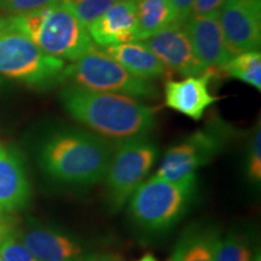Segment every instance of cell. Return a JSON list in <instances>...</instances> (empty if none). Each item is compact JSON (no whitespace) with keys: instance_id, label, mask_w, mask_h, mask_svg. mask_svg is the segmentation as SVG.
I'll return each instance as SVG.
<instances>
[{"instance_id":"cell-14","label":"cell","mask_w":261,"mask_h":261,"mask_svg":"<svg viewBox=\"0 0 261 261\" xmlns=\"http://www.w3.org/2000/svg\"><path fill=\"white\" fill-rule=\"evenodd\" d=\"M29 194L31 189L19 155L0 145V213L23 208Z\"/></svg>"},{"instance_id":"cell-26","label":"cell","mask_w":261,"mask_h":261,"mask_svg":"<svg viewBox=\"0 0 261 261\" xmlns=\"http://www.w3.org/2000/svg\"><path fill=\"white\" fill-rule=\"evenodd\" d=\"M175 14V22L184 23L190 17L194 0H169Z\"/></svg>"},{"instance_id":"cell-27","label":"cell","mask_w":261,"mask_h":261,"mask_svg":"<svg viewBox=\"0 0 261 261\" xmlns=\"http://www.w3.org/2000/svg\"><path fill=\"white\" fill-rule=\"evenodd\" d=\"M79 261H121L116 255L107 253H90L85 254Z\"/></svg>"},{"instance_id":"cell-5","label":"cell","mask_w":261,"mask_h":261,"mask_svg":"<svg viewBox=\"0 0 261 261\" xmlns=\"http://www.w3.org/2000/svg\"><path fill=\"white\" fill-rule=\"evenodd\" d=\"M86 90L123 94L136 99H156L159 89L149 80L128 73L104 50L91 47L83 57L64 67L62 81Z\"/></svg>"},{"instance_id":"cell-8","label":"cell","mask_w":261,"mask_h":261,"mask_svg":"<svg viewBox=\"0 0 261 261\" xmlns=\"http://www.w3.org/2000/svg\"><path fill=\"white\" fill-rule=\"evenodd\" d=\"M226 136V130L218 125L192 133L184 142L167 150L154 177L168 181L196 177V171L223 150Z\"/></svg>"},{"instance_id":"cell-29","label":"cell","mask_w":261,"mask_h":261,"mask_svg":"<svg viewBox=\"0 0 261 261\" xmlns=\"http://www.w3.org/2000/svg\"><path fill=\"white\" fill-rule=\"evenodd\" d=\"M137 261H159V260L156 259L154 255H151V254H148V255H144L142 257V259H139Z\"/></svg>"},{"instance_id":"cell-12","label":"cell","mask_w":261,"mask_h":261,"mask_svg":"<svg viewBox=\"0 0 261 261\" xmlns=\"http://www.w3.org/2000/svg\"><path fill=\"white\" fill-rule=\"evenodd\" d=\"M218 71L204 70L198 76H188L182 80H168L165 84V106L198 121L212 104L219 97L210 92L211 80Z\"/></svg>"},{"instance_id":"cell-16","label":"cell","mask_w":261,"mask_h":261,"mask_svg":"<svg viewBox=\"0 0 261 261\" xmlns=\"http://www.w3.org/2000/svg\"><path fill=\"white\" fill-rule=\"evenodd\" d=\"M220 238L213 225H191L182 231L169 261H214Z\"/></svg>"},{"instance_id":"cell-20","label":"cell","mask_w":261,"mask_h":261,"mask_svg":"<svg viewBox=\"0 0 261 261\" xmlns=\"http://www.w3.org/2000/svg\"><path fill=\"white\" fill-rule=\"evenodd\" d=\"M228 76L243 81L261 91V55L259 51H247L234 55L224 65Z\"/></svg>"},{"instance_id":"cell-21","label":"cell","mask_w":261,"mask_h":261,"mask_svg":"<svg viewBox=\"0 0 261 261\" xmlns=\"http://www.w3.org/2000/svg\"><path fill=\"white\" fill-rule=\"evenodd\" d=\"M61 2L87 29L107 10H109L120 0H61Z\"/></svg>"},{"instance_id":"cell-28","label":"cell","mask_w":261,"mask_h":261,"mask_svg":"<svg viewBox=\"0 0 261 261\" xmlns=\"http://www.w3.org/2000/svg\"><path fill=\"white\" fill-rule=\"evenodd\" d=\"M9 27H10L9 17H3V16L0 15V33L6 31V29H8Z\"/></svg>"},{"instance_id":"cell-13","label":"cell","mask_w":261,"mask_h":261,"mask_svg":"<svg viewBox=\"0 0 261 261\" xmlns=\"http://www.w3.org/2000/svg\"><path fill=\"white\" fill-rule=\"evenodd\" d=\"M137 2L120 0L97 18L87 28L92 41L103 47L136 41Z\"/></svg>"},{"instance_id":"cell-3","label":"cell","mask_w":261,"mask_h":261,"mask_svg":"<svg viewBox=\"0 0 261 261\" xmlns=\"http://www.w3.org/2000/svg\"><path fill=\"white\" fill-rule=\"evenodd\" d=\"M9 23L42 51L62 61L79 60L93 47L87 29L61 0L37 11L10 16Z\"/></svg>"},{"instance_id":"cell-15","label":"cell","mask_w":261,"mask_h":261,"mask_svg":"<svg viewBox=\"0 0 261 261\" xmlns=\"http://www.w3.org/2000/svg\"><path fill=\"white\" fill-rule=\"evenodd\" d=\"M17 236L40 261H79L86 254L79 241L55 230L33 228Z\"/></svg>"},{"instance_id":"cell-11","label":"cell","mask_w":261,"mask_h":261,"mask_svg":"<svg viewBox=\"0 0 261 261\" xmlns=\"http://www.w3.org/2000/svg\"><path fill=\"white\" fill-rule=\"evenodd\" d=\"M218 15H191L182 23L195 56L204 70H223L224 65L232 57L225 44Z\"/></svg>"},{"instance_id":"cell-6","label":"cell","mask_w":261,"mask_h":261,"mask_svg":"<svg viewBox=\"0 0 261 261\" xmlns=\"http://www.w3.org/2000/svg\"><path fill=\"white\" fill-rule=\"evenodd\" d=\"M65 63L44 52L24 34L12 28L0 33V74L33 86L62 81Z\"/></svg>"},{"instance_id":"cell-10","label":"cell","mask_w":261,"mask_h":261,"mask_svg":"<svg viewBox=\"0 0 261 261\" xmlns=\"http://www.w3.org/2000/svg\"><path fill=\"white\" fill-rule=\"evenodd\" d=\"M166 67L181 76H198L204 69L195 56L192 45L182 23L174 22L143 40Z\"/></svg>"},{"instance_id":"cell-7","label":"cell","mask_w":261,"mask_h":261,"mask_svg":"<svg viewBox=\"0 0 261 261\" xmlns=\"http://www.w3.org/2000/svg\"><path fill=\"white\" fill-rule=\"evenodd\" d=\"M159 149L146 137L123 139L114 146L106 179L108 201L114 210L123 207L155 165Z\"/></svg>"},{"instance_id":"cell-22","label":"cell","mask_w":261,"mask_h":261,"mask_svg":"<svg viewBox=\"0 0 261 261\" xmlns=\"http://www.w3.org/2000/svg\"><path fill=\"white\" fill-rule=\"evenodd\" d=\"M0 257L4 261H40L33 255L14 231L6 234L0 242Z\"/></svg>"},{"instance_id":"cell-25","label":"cell","mask_w":261,"mask_h":261,"mask_svg":"<svg viewBox=\"0 0 261 261\" xmlns=\"http://www.w3.org/2000/svg\"><path fill=\"white\" fill-rule=\"evenodd\" d=\"M226 0H194L191 15L210 16L217 15L223 8ZM190 15V16H191Z\"/></svg>"},{"instance_id":"cell-9","label":"cell","mask_w":261,"mask_h":261,"mask_svg":"<svg viewBox=\"0 0 261 261\" xmlns=\"http://www.w3.org/2000/svg\"><path fill=\"white\" fill-rule=\"evenodd\" d=\"M218 19L231 56L260 47V0H226Z\"/></svg>"},{"instance_id":"cell-4","label":"cell","mask_w":261,"mask_h":261,"mask_svg":"<svg viewBox=\"0 0 261 261\" xmlns=\"http://www.w3.org/2000/svg\"><path fill=\"white\" fill-rule=\"evenodd\" d=\"M196 191V177L168 181L152 177L137 188L129 198L133 220L151 232L174 226L188 211Z\"/></svg>"},{"instance_id":"cell-30","label":"cell","mask_w":261,"mask_h":261,"mask_svg":"<svg viewBox=\"0 0 261 261\" xmlns=\"http://www.w3.org/2000/svg\"><path fill=\"white\" fill-rule=\"evenodd\" d=\"M0 261H4V260H3V259H2V257H0Z\"/></svg>"},{"instance_id":"cell-24","label":"cell","mask_w":261,"mask_h":261,"mask_svg":"<svg viewBox=\"0 0 261 261\" xmlns=\"http://www.w3.org/2000/svg\"><path fill=\"white\" fill-rule=\"evenodd\" d=\"M60 0H0V10L11 15L27 14L56 4Z\"/></svg>"},{"instance_id":"cell-1","label":"cell","mask_w":261,"mask_h":261,"mask_svg":"<svg viewBox=\"0 0 261 261\" xmlns=\"http://www.w3.org/2000/svg\"><path fill=\"white\" fill-rule=\"evenodd\" d=\"M60 99L70 117L103 138L123 140L144 137L156 125L154 108L123 94L71 85L62 90Z\"/></svg>"},{"instance_id":"cell-2","label":"cell","mask_w":261,"mask_h":261,"mask_svg":"<svg viewBox=\"0 0 261 261\" xmlns=\"http://www.w3.org/2000/svg\"><path fill=\"white\" fill-rule=\"evenodd\" d=\"M114 145L83 129H64L51 136L40 151V162L51 178L68 185L86 187L103 180Z\"/></svg>"},{"instance_id":"cell-19","label":"cell","mask_w":261,"mask_h":261,"mask_svg":"<svg viewBox=\"0 0 261 261\" xmlns=\"http://www.w3.org/2000/svg\"><path fill=\"white\" fill-rule=\"evenodd\" d=\"M256 250L249 231L233 230L221 236L214 261H255Z\"/></svg>"},{"instance_id":"cell-17","label":"cell","mask_w":261,"mask_h":261,"mask_svg":"<svg viewBox=\"0 0 261 261\" xmlns=\"http://www.w3.org/2000/svg\"><path fill=\"white\" fill-rule=\"evenodd\" d=\"M104 52L137 77L154 80L165 76L167 67L143 42H125L104 47Z\"/></svg>"},{"instance_id":"cell-18","label":"cell","mask_w":261,"mask_h":261,"mask_svg":"<svg viewBox=\"0 0 261 261\" xmlns=\"http://www.w3.org/2000/svg\"><path fill=\"white\" fill-rule=\"evenodd\" d=\"M174 22L175 14L169 0H138L136 41L145 40Z\"/></svg>"},{"instance_id":"cell-23","label":"cell","mask_w":261,"mask_h":261,"mask_svg":"<svg viewBox=\"0 0 261 261\" xmlns=\"http://www.w3.org/2000/svg\"><path fill=\"white\" fill-rule=\"evenodd\" d=\"M247 177L254 184L261 181V127L260 123L254 129L247 156Z\"/></svg>"}]
</instances>
